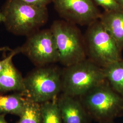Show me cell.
Instances as JSON below:
<instances>
[{
  "label": "cell",
  "mask_w": 123,
  "mask_h": 123,
  "mask_svg": "<svg viewBox=\"0 0 123 123\" xmlns=\"http://www.w3.org/2000/svg\"><path fill=\"white\" fill-rule=\"evenodd\" d=\"M106 80L115 92L123 97V59L104 68Z\"/></svg>",
  "instance_id": "13"
},
{
  "label": "cell",
  "mask_w": 123,
  "mask_h": 123,
  "mask_svg": "<svg viewBox=\"0 0 123 123\" xmlns=\"http://www.w3.org/2000/svg\"><path fill=\"white\" fill-rule=\"evenodd\" d=\"M59 15L73 24L89 25L100 17L101 13L92 0H53Z\"/></svg>",
  "instance_id": "8"
},
{
  "label": "cell",
  "mask_w": 123,
  "mask_h": 123,
  "mask_svg": "<svg viewBox=\"0 0 123 123\" xmlns=\"http://www.w3.org/2000/svg\"><path fill=\"white\" fill-rule=\"evenodd\" d=\"M24 82L23 94L39 104L56 99L62 91V75L54 67H39L24 78Z\"/></svg>",
  "instance_id": "5"
},
{
  "label": "cell",
  "mask_w": 123,
  "mask_h": 123,
  "mask_svg": "<svg viewBox=\"0 0 123 123\" xmlns=\"http://www.w3.org/2000/svg\"><path fill=\"white\" fill-rule=\"evenodd\" d=\"M99 20L122 52L123 49V10L105 11L101 13Z\"/></svg>",
  "instance_id": "10"
},
{
  "label": "cell",
  "mask_w": 123,
  "mask_h": 123,
  "mask_svg": "<svg viewBox=\"0 0 123 123\" xmlns=\"http://www.w3.org/2000/svg\"><path fill=\"white\" fill-rule=\"evenodd\" d=\"M17 123H42L41 104L28 99L24 110Z\"/></svg>",
  "instance_id": "15"
},
{
  "label": "cell",
  "mask_w": 123,
  "mask_h": 123,
  "mask_svg": "<svg viewBox=\"0 0 123 123\" xmlns=\"http://www.w3.org/2000/svg\"><path fill=\"white\" fill-rule=\"evenodd\" d=\"M5 114H0V123H8L5 119Z\"/></svg>",
  "instance_id": "19"
},
{
  "label": "cell",
  "mask_w": 123,
  "mask_h": 123,
  "mask_svg": "<svg viewBox=\"0 0 123 123\" xmlns=\"http://www.w3.org/2000/svg\"><path fill=\"white\" fill-rule=\"evenodd\" d=\"M102 123H113L112 121H108V122H103Z\"/></svg>",
  "instance_id": "23"
},
{
  "label": "cell",
  "mask_w": 123,
  "mask_h": 123,
  "mask_svg": "<svg viewBox=\"0 0 123 123\" xmlns=\"http://www.w3.org/2000/svg\"><path fill=\"white\" fill-rule=\"evenodd\" d=\"M50 29L56 40L59 62L62 64L68 67L86 59L85 43L73 24L66 21H55Z\"/></svg>",
  "instance_id": "6"
},
{
  "label": "cell",
  "mask_w": 123,
  "mask_h": 123,
  "mask_svg": "<svg viewBox=\"0 0 123 123\" xmlns=\"http://www.w3.org/2000/svg\"><path fill=\"white\" fill-rule=\"evenodd\" d=\"M21 53V48H18V49H15L12 51L11 53L7 57L5 58L4 59L0 61V73L4 69L5 67L9 63L12 61V59L14 56H15L18 53Z\"/></svg>",
  "instance_id": "17"
},
{
  "label": "cell",
  "mask_w": 123,
  "mask_h": 123,
  "mask_svg": "<svg viewBox=\"0 0 123 123\" xmlns=\"http://www.w3.org/2000/svg\"><path fill=\"white\" fill-rule=\"evenodd\" d=\"M82 96L87 112L103 123L112 121L123 112V97L105 82Z\"/></svg>",
  "instance_id": "3"
},
{
  "label": "cell",
  "mask_w": 123,
  "mask_h": 123,
  "mask_svg": "<svg viewBox=\"0 0 123 123\" xmlns=\"http://www.w3.org/2000/svg\"><path fill=\"white\" fill-rule=\"evenodd\" d=\"M62 123H87L88 115L83 104L63 93L57 100Z\"/></svg>",
  "instance_id": "9"
},
{
  "label": "cell",
  "mask_w": 123,
  "mask_h": 123,
  "mask_svg": "<svg viewBox=\"0 0 123 123\" xmlns=\"http://www.w3.org/2000/svg\"><path fill=\"white\" fill-rule=\"evenodd\" d=\"M95 4L103 7L105 11L110 12L123 10L116 0H92Z\"/></svg>",
  "instance_id": "16"
},
{
  "label": "cell",
  "mask_w": 123,
  "mask_h": 123,
  "mask_svg": "<svg viewBox=\"0 0 123 123\" xmlns=\"http://www.w3.org/2000/svg\"><path fill=\"white\" fill-rule=\"evenodd\" d=\"M27 100L22 92L8 95H0V114H8L20 117Z\"/></svg>",
  "instance_id": "12"
},
{
  "label": "cell",
  "mask_w": 123,
  "mask_h": 123,
  "mask_svg": "<svg viewBox=\"0 0 123 123\" xmlns=\"http://www.w3.org/2000/svg\"><path fill=\"white\" fill-rule=\"evenodd\" d=\"M106 80L104 68L85 59L66 67L62 75V91L72 97L82 96Z\"/></svg>",
  "instance_id": "1"
},
{
  "label": "cell",
  "mask_w": 123,
  "mask_h": 123,
  "mask_svg": "<svg viewBox=\"0 0 123 123\" xmlns=\"http://www.w3.org/2000/svg\"><path fill=\"white\" fill-rule=\"evenodd\" d=\"M42 123H62L56 99L41 104Z\"/></svg>",
  "instance_id": "14"
},
{
  "label": "cell",
  "mask_w": 123,
  "mask_h": 123,
  "mask_svg": "<svg viewBox=\"0 0 123 123\" xmlns=\"http://www.w3.org/2000/svg\"><path fill=\"white\" fill-rule=\"evenodd\" d=\"M6 51H12V50L7 47H4L0 48V52Z\"/></svg>",
  "instance_id": "21"
},
{
  "label": "cell",
  "mask_w": 123,
  "mask_h": 123,
  "mask_svg": "<svg viewBox=\"0 0 123 123\" xmlns=\"http://www.w3.org/2000/svg\"><path fill=\"white\" fill-rule=\"evenodd\" d=\"M27 4L40 7H47L53 0H20Z\"/></svg>",
  "instance_id": "18"
},
{
  "label": "cell",
  "mask_w": 123,
  "mask_h": 123,
  "mask_svg": "<svg viewBox=\"0 0 123 123\" xmlns=\"http://www.w3.org/2000/svg\"><path fill=\"white\" fill-rule=\"evenodd\" d=\"M24 53L36 65L43 67L59 62V54L56 40L50 29L34 32L21 47Z\"/></svg>",
  "instance_id": "7"
},
{
  "label": "cell",
  "mask_w": 123,
  "mask_h": 123,
  "mask_svg": "<svg viewBox=\"0 0 123 123\" xmlns=\"http://www.w3.org/2000/svg\"><path fill=\"white\" fill-rule=\"evenodd\" d=\"M5 21V17L4 15L2 12H0V22H4Z\"/></svg>",
  "instance_id": "20"
},
{
  "label": "cell",
  "mask_w": 123,
  "mask_h": 123,
  "mask_svg": "<svg viewBox=\"0 0 123 123\" xmlns=\"http://www.w3.org/2000/svg\"><path fill=\"white\" fill-rule=\"evenodd\" d=\"M85 42L89 59L102 68L122 59L114 40L99 19L88 25Z\"/></svg>",
  "instance_id": "4"
},
{
  "label": "cell",
  "mask_w": 123,
  "mask_h": 123,
  "mask_svg": "<svg viewBox=\"0 0 123 123\" xmlns=\"http://www.w3.org/2000/svg\"><path fill=\"white\" fill-rule=\"evenodd\" d=\"M24 90V78L11 61L0 73V92L17 91L23 93Z\"/></svg>",
  "instance_id": "11"
},
{
  "label": "cell",
  "mask_w": 123,
  "mask_h": 123,
  "mask_svg": "<svg viewBox=\"0 0 123 123\" xmlns=\"http://www.w3.org/2000/svg\"><path fill=\"white\" fill-rule=\"evenodd\" d=\"M2 12L7 28L17 35H31L44 25L48 18L47 7L31 5L20 0H7Z\"/></svg>",
  "instance_id": "2"
},
{
  "label": "cell",
  "mask_w": 123,
  "mask_h": 123,
  "mask_svg": "<svg viewBox=\"0 0 123 123\" xmlns=\"http://www.w3.org/2000/svg\"><path fill=\"white\" fill-rule=\"evenodd\" d=\"M116 1L123 9V0H116Z\"/></svg>",
  "instance_id": "22"
}]
</instances>
